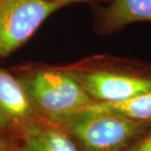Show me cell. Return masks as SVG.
<instances>
[{
  "label": "cell",
  "instance_id": "7",
  "mask_svg": "<svg viewBox=\"0 0 151 151\" xmlns=\"http://www.w3.org/2000/svg\"><path fill=\"white\" fill-rule=\"evenodd\" d=\"M22 132L21 151H80L67 132L57 125L34 121Z\"/></svg>",
  "mask_w": 151,
  "mask_h": 151
},
{
  "label": "cell",
  "instance_id": "1",
  "mask_svg": "<svg viewBox=\"0 0 151 151\" xmlns=\"http://www.w3.org/2000/svg\"><path fill=\"white\" fill-rule=\"evenodd\" d=\"M37 118L58 126L66 117L91 103L68 70L37 68L16 76Z\"/></svg>",
  "mask_w": 151,
  "mask_h": 151
},
{
  "label": "cell",
  "instance_id": "6",
  "mask_svg": "<svg viewBox=\"0 0 151 151\" xmlns=\"http://www.w3.org/2000/svg\"><path fill=\"white\" fill-rule=\"evenodd\" d=\"M141 21L151 22V0H114L99 11L96 29L103 35L113 34Z\"/></svg>",
  "mask_w": 151,
  "mask_h": 151
},
{
  "label": "cell",
  "instance_id": "10",
  "mask_svg": "<svg viewBox=\"0 0 151 151\" xmlns=\"http://www.w3.org/2000/svg\"><path fill=\"white\" fill-rule=\"evenodd\" d=\"M52 1H56V2H60L63 3L65 5H68L70 3H74V2H83V1H95V0H52Z\"/></svg>",
  "mask_w": 151,
  "mask_h": 151
},
{
  "label": "cell",
  "instance_id": "11",
  "mask_svg": "<svg viewBox=\"0 0 151 151\" xmlns=\"http://www.w3.org/2000/svg\"><path fill=\"white\" fill-rule=\"evenodd\" d=\"M0 151H11V150H9L7 147L4 145V144L0 142Z\"/></svg>",
  "mask_w": 151,
  "mask_h": 151
},
{
  "label": "cell",
  "instance_id": "2",
  "mask_svg": "<svg viewBox=\"0 0 151 151\" xmlns=\"http://www.w3.org/2000/svg\"><path fill=\"white\" fill-rule=\"evenodd\" d=\"M58 126L73 135L83 151H120L142 134L149 123L100 110L89 103Z\"/></svg>",
  "mask_w": 151,
  "mask_h": 151
},
{
  "label": "cell",
  "instance_id": "4",
  "mask_svg": "<svg viewBox=\"0 0 151 151\" xmlns=\"http://www.w3.org/2000/svg\"><path fill=\"white\" fill-rule=\"evenodd\" d=\"M92 101L119 102L151 91V78L109 70H68Z\"/></svg>",
  "mask_w": 151,
  "mask_h": 151
},
{
  "label": "cell",
  "instance_id": "5",
  "mask_svg": "<svg viewBox=\"0 0 151 151\" xmlns=\"http://www.w3.org/2000/svg\"><path fill=\"white\" fill-rule=\"evenodd\" d=\"M35 118L37 115L17 77L0 68V132L23 129Z\"/></svg>",
  "mask_w": 151,
  "mask_h": 151
},
{
  "label": "cell",
  "instance_id": "8",
  "mask_svg": "<svg viewBox=\"0 0 151 151\" xmlns=\"http://www.w3.org/2000/svg\"><path fill=\"white\" fill-rule=\"evenodd\" d=\"M94 107L138 122L151 123V91L119 102L92 101Z\"/></svg>",
  "mask_w": 151,
  "mask_h": 151
},
{
  "label": "cell",
  "instance_id": "9",
  "mask_svg": "<svg viewBox=\"0 0 151 151\" xmlns=\"http://www.w3.org/2000/svg\"><path fill=\"white\" fill-rule=\"evenodd\" d=\"M129 151H151V134L139 143L135 144Z\"/></svg>",
  "mask_w": 151,
  "mask_h": 151
},
{
  "label": "cell",
  "instance_id": "3",
  "mask_svg": "<svg viewBox=\"0 0 151 151\" xmlns=\"http://www.w3.org/2000/svg\"><path fill=\"white\" fill-rule=\"evenodd\" d=\"M65 6L52 0H0V57L10 56Z\"/></svg>",
  "mask_w": 151,
  "mask_h": 151
}]
</instances>
